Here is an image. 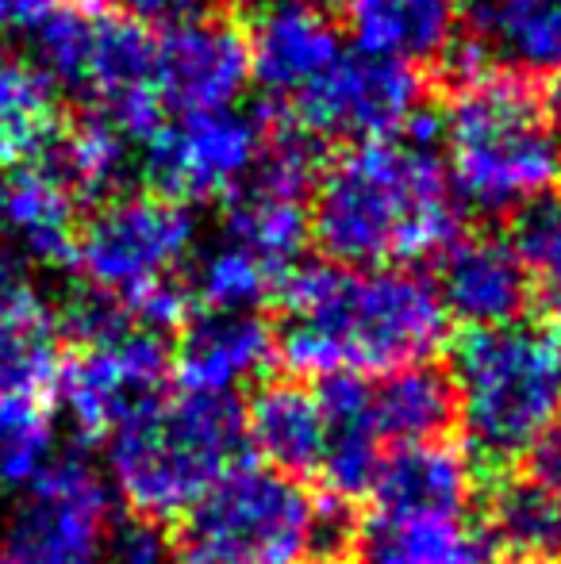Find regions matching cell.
<instances>
[{
    "instance_id": "5bb4252c",
    "label": "cell",
    "mask_w": 561,
    "mask_h": 564,
    "mask_svg": "<svg viewBox=\"0 0 561 564\" xmlns=\"http://www.w3.org/2000/svg\"><path fill=\"white\" fill-rule=\"evenodd\" d=\"M250 82L247 35L227 20H201L162 39L154 54L158 100L181 116L227 112Z\"/></svg>"
},
{
    "instance_id": "ffe728a7",
    "label": "cell",
    "mask_w": 561,
    "mask_h": 564,
    "mask_svg": "<svg viewBox=\"0 0 561 564\" xmlns=\"http://www.w3.org/2000/svg\"><path fill=\"white\" fill-rule=\"evenodd\" d=\"M477 522L496 557L511 564H561V499L519 468L477 480Z\"/></svg>"
},
{
    "instance_id": "603a6c76",
    "label": "cell",
    "mask_w": 561,
    "mask_h": 564,
    "mask_svg": "<svg viewBox=\"0 0 561 564\" xmlns=\"http://www.w3.org/2000/svg\"><path fill=\"white\" fill-rule=\"evenodd\" d=\"M346 23L358 54L389 62L442 58L457 39V0H346Z\"/></svg>"
},
{
    "instance_id": "9a60e30c",
    "label": "cell",
    "mask_w": 561,
    "mask_h": 564,
    "mask_svg": "<svg viewBox=\"0 0 561 564\" xmlns=\"http://www.w3.org/2000/svg\"><path fill=\"white\" fill-rule=\"evenodd\" d=\"M439 300L465 330L504 327L527 319L535 300V281L508 238L457 235L439 253Z\"/></svg>"
},
{
    "instance_id": "cb8c5ba5",
    "label": "cell",
    "mask_w": 561,
    "mask_h": 564,
    "mask_svg": "<svg viewBox=\"0 0 561 564\" xmlns=\"http://www.w3.org/2000/svg\"><path fill=\"white\" fill-rule=\"evenodd\" d=\"M362 564H496L477 514H366Z\"/></svg>"
},
{
    "instance_id": "3957f363",
    "label": "cell",
    "mask_w": 561,
    "mask_h": 564,
    "mask_svg": "<svg viewBox=\"0 0 561 564\" xmlns=\"http://www.w3.org/2000/svg\"><path fill=\"white\" fill-rule=\"evenodd\" d=\"M108 468L131 519L170 530L247 457L239 395L162 392L108 434Z\"/></svg>"
},
{
    "instance_id": "d6986e66",
    "label": "cell",
    "mask_w": 561,
    "mask_h": 564,
    "mask_svg": "<svg viewBox=\"0 0 561 564\" xmlns=\"http://www.w3.org/2000/svg\"><path fill=\"white\" fill-rule=\"evenodd\" d=\"M369 415L385 449L454 442L457 392L446 365L420 361L369 377Z\"/></svg>"
},
{
    "instance_id": "484cf974",
    "label": "cell",
    "mask_w": 561,
    "mask_h": 564,
    "mask_svg": "<svg viewBox=\"0 0 561 564\" xmlns=\"http://www.w3.org/2000/svg\"><path fill=\"white\" fill-rule=\"evenodd\" d=\"M54 131V85L35 62L0 46V162L39 158Z\"/></svg>"
},
{
    "instance_id": "d6a6232c",
    "label": "cell",
    "mask_w": 561,
    "mask_h": 564,
    "mask_svg": "<svg viewBox=\"0 0 561 564\" xmlns=\"http://www.w3.org/2000/svg\"><path fill=\"white\" fill-rule=\"evenodd\" d=\"M58 0H0V31H35Z\"/></svg>"
},
{
    "instance_id": "2e32d148",
    "label": "cell",
    "mask_w": 561,
    "mask_h": 564,
    "mask_svg": "<svg viewBox=\"0 0 561 564\" xmlns=\"http://www.w3.org/2000/svg\"><path fill=\"white\" fill-rule=\"evenodd\" d=\"M77 235V196L43 162H12L0 170V253L15 265L69 261Z\"/></svg>"
},
{
    "instance_id": "f546056e",
    "label": "cell",
    "mask_w": 561,
    "mask_h": 564,
    "mask_svg": "<svg viewBox=\"0 0 561 564\" xmlns=\"http://www.w3.org/2000/svg\"><path fill=\"white\" fill-rule=\"evenodd\" d=\"M508 242L527 265L531 281H542L547 273H554L561 265V188L539 196L524 212H516Z\"/></svg>"
},
{
    "instance_id": "30bf717a",
    "label": "cell",
    "mask_w": 561,
    "mask_h": 564,
    "mask_svg": "<svg viewBox=\"0 0 561 564\" xmlns=\"http://www.w3.org/2000/svg\"><path fill=\"white\" fill-rule=\"evenodd\" d=\"M173 377L170 338L150 327H128L112 338L69 346L54 395L85 442L108 438L123 419L165 392Z\"/></svg>"
},
{
    "instance_id": "ba28073f",
    "label": "cell",
    "mask_w": 561,
    "mask_h": 564,
    "mask_svg": "<svg viewBox=\"0 0 561 564\" xmlns=\"http://www.w3.org/2000/svg\"><path fill=\"white\" fill-rule=\"evenodd\" d=\"M120 527L108 484L85 453H62L15 496L4 519L12 564H100Z\"/></svg>"
},
{
    "instance_id": "9c48e42d",
    "label": "cell",
    "mask_w": 561,
    "mask_h": 564,
    "mask_svg": "<svg viewBox=\"0 0 561 564\" xmlns=\"http://www.w3.org/2000/svg\"><path fill=\"white\" fill-rule=\"evenodd\" d=\"M154 39L128 15L54 8L35 28V66L51 85L112 108L154 89Z\"/></svg>"
},
{
    "instance_id": "4dcf8cb0",
    "label": "cell",
    "mask_w": 561,
    "mask_h": 564,
    "mask_svg": "<svg viewBox=\"0 0 561 564\" xmlns=\"http://www.w3.org/2000/svg\"><path fill=\"white\" fill-rule=\"evenodd\" d=\"M100 564H181V557L170 542V530L128 519L116 527L112 545Z\"/></svg>"
},
{
    "instance_id": "8d00e7d4",
    "label": "cell",
    "mask_w": 561,
    "mask_h": 564,
    "mask_svg": "<svg viewBox=\"0 0 561 564\" xmlns=\"http://www.w3.org/2000/svg\"><path fill=\"white\" fill-rule=\"evenodd\" d=\"M0 564H12V561H8V553H4V550H0Z\"/></svg>"
},
{
    "instance_id": "f1b7e54d",
    "label": "cell",
    "mask_w": 561,
    "mask_h": 564,
    "mask_svg": "<svg viewBox=\"0 0 561 564\" xmlns=\"http://www.w3.org/2000/svg\"><path fill=\"white\" fill-rule=\"evenodd\" d=\"M54 403H0V488H28L54 449Z\"/></svg>"
},
{
    "instance_id": "d4e9b609",
    "label": "cell",
    "mask_w": 561,
    "mask_h": 564,
    "mask_svg": "<svg viewBox=\"0 0 561 564\" xmlns=\"http://www.w3.org/2000/svg\"><path fill=\"white\" fill-rule=\"evenodd\" d=\"M46 165L66 181V188L77 200H97L116 193L131 165V139L116 123H108L100 112L82 116L66 131H54L43 154Z\"/></svg>"
},
{
    "instance_id": "7a4b0ae2",
    "label": "cell",
    "mask_w": 561,
    "mask_h": 564,
    "mask_svg": "<svg viewBox=\"0 0 561 564\" xmlns=\"http://www.w3.org/2000/svg\"><path fill=\"white\" fill-rule=\"evenodd\" d=\"M308 230L335 265L381 269L442 253L462 212L423 139H381L346 147L315 177Z\"/></svg>"
},
{
    "instance_id": "8992f818",
    "label": "cell",
    "mask_w": 561,
    "mask_h": 564,
    "mask_svg": "<svg viewBox=\"0 0 561 564\" xmlns=\"http://www.w3.org/2000/svg\"><path fill=\"white\" fill-rule=\"evenodd\" d=\"M312 514L304 480L242 460L173 522L170 542L181 564H304Z\"/></svg>"
},
{
    "instance_id": "e575fe53",
    "label": "cell",
    "mask_w": 561,
    "mask_h": 564,
    "mask_svg": "<svg viewBox=\"0 0 561 564\" xmlns=\"http://www.w3.org/2000/svg\"><path fill=\"white\" fill-rule=\"evenodd\" d=\"M547 116H550V131L558 134L561 142V69L554 74V82H550V93H547Z\"/></svg>"
},
{
    "instance_id": "1f68e13d",
    "label": "cell",
    "mask_w": 561,
    "mask_h": 564,
    "mask_svg": "<svg viewBox=\"0 0 561 564\" xmlns=\"http://www.w3.org/2000/svg\"><path fill=\"white\" fill-rule=\"evenodd\" d=\"M524 476H531L539 488L561 499V408L550 415V423L535 434V442L524 453Z\"/></svg>"
},
{
    "instance_id": "83f0119b",
    "label": "cell",
    "mask_w": 561,
    "mask_h": 564,
    "mask_svg": "<svg viewBox=\"0 0 561 564\" xmlns=\"http://www.w3.org/2000/svg\"><path fill=\"white\" fill-rule=\"evenodd\" d=\"M281 273L270 269L262 258H255L250 250H242L231 238H219L208 253H201L193 269V292L196 307H216V312H258V304H266V296L278 292Z\"/></svg>"
},
{
    "instance_id": "836d02e7",
    "label": "cell",
    "mask_w": 561,
    "mask_h": 564,
    "mask_svg": "<svg viewBox=\"0 0 561 564\" xmlns=\"http://www.w3.org/2000/svg\"><path fill=\"white\" fill-rule=\"evenodd\" d=\"M535 296H542V307L561 323V265L542 276V281H535Z\"/></svg>"
},
{
    "instance_id": "4fadbf2b",
    "label": "cell",
    "mask_w": 561,
    "mask_h": 564,
    "mask_svg": "<svg viewBox=\"0 0 561 564\" xmlns=\"http://www.w3.org/2000/svg\"><path fill=\"white\" fill-rule=\"evenodd\" d=\"M173 380L185 392L235 395L250 380L270 377L278 361L273 323L262 312H216L193 307L170 341Z\"/></svg>"
},
{
    "instance_id": "e0dca14e",
    "label": "cell",
    "mask_w": 561,
    "mask_h": 564,
    "mask_svg": "<svg viewBox=\"0 0 561 564\" xmlns=\"http://www.w3.org/2000/svg\"><path fill=\"white\" fill-rule=\"evenodd\" d=\"M247 51L250 74L281 97L304 93L343 58L335 23L308 0H262L250 20Z\"/></svg>"
},
{
    "instance_id": "74e56055",
    "label": "cell",
    "mask_w": 561,
    "mask_h": 564,
    "mask_svg": "<svg viewBox=\"0 0 561 564\" xmlns=\"http://www.w3.org/2000/svg\"><path fill=\"white\" fill-rule=\"evenodd\" d=\"M508 564H511V561H508Z\"/></svg>"
},
{
    "instance_id": "6da1fadb",
    "label": "cell",
    "mask_w": 561,
    "mask_h": 564,
    "mask_svg": "<svg viewBox=\"0 0 561 564\" xmlns=\"http://www.w3.org/2000/svg\"><path fill=\"white\" fill-rule=\"evenodd\" d=\"M273 323L278 361L289 377L381 372L431 361L446 341L450 315L431 276L416 269H350L296 261L278 281Z\"/></svg>"
},
{
    "instance_id": "5b68a950",
    "label": "cell",
    "mask_w": 561,
    "mask_h": 564,
    "mask_svg": "<svg viewBox=\"0 0 561 564\" xmlns=\"http://www.w3.org/2000/svg\"><path fill=\"white\" fill-rule=\"evenodd\" d=\"M439 131L450 147V193L481 216L524 212L561 185V142L519 74H493L454 89Z\"/></svg>"
},
{
    "instance_id": "8fae6325",
    "label": "cell",
    "mask_w": 561,
    "mask_h": 564,
    "mask_svg": "<svg viewBox=\"0 0 561 564\" xmlns=\"http://www.w3.org/2000/svg\"><path fill=\"white\" fill-rule=\"evenodd\" d=\"M423 82L412 66L369 54H343L296 93V123L308 139L381 142L408 131L423 112Z\"/></svg>"
},
{
    "instance_id": "d590c367",
    "label": "cell",
    "mask_w": 561,
    "mask_h": 564,
    "mask_svg": "<svg viewBox=\"0 0 561 564\" xmlns=\"http://www.w3.org/2000/svg\"><path fill=\"white\" fill-rule=\"evenodd\" d=\"M312 8H320V12H335V8H346V0H308Z\"/></svg>"
},
{
    "instance_id": "7c38bea8",
    "label": "cell",
    "mask_w": 561,
    "mask_h": 564,
    "mask_svg": "<svg viewBox=\"0 0 561 564\" xmlns=\"http://www.w3.org/2000/svg\"><path fill=\"white\" fill-rule=\"evenodd\" d=\"M270 139V123L247 112H204L181 116V123H162L154 139L142 142L147 173L158 196L170 200H208L235 193L258 165Z\"/></svg>"
},
{
    "instance_id": "ac0fdd59",
    "label": "cell",
    "mask_w": 561,
    "mask_h": 564,
    "mask_svg": "<svg viewBox=\"0 0 561 564\" xmlns=\"http://www.w3.org/2000/svg\"><path fill=\"white\" fill-rule=\"evenodd\" d=\"M242 415H247V449H255L266 468L292 480L320 476L323 411L308 380L270 372L258 380L250 403H242Z\"/></svg>"
},
{
    "instance_id": "277c9868",
    "label": "cell",
    "mask_w": 561,
    "mask_h": 564,
    "mask_svg": "<svg viewBox=\"0 0 561 564\" xmlns=\"http://www.w3.org/2000/svg\"><path fill=\"white\" fill-rule=\"evenodd\" d=\"M446 369L477 480L516 468L561 408V330L542 319L462 330Z\"/></svg>"
},
{
    "instance_id": "52a82bcc",
    "label": "cell",
    "mask_w": 561,
    "mask_h": 564,
    "mask_svg": "<svg viewBox=\"0 0 561 564\" xmlns=\"http://www.w3.org/2000/svg\"><path fill=\"white\" fill-rule=\"evenodd\" d=\"M196 219L181 200L158 193H128L105 200L74 235L69 261L85 276V289L139 304L147 292L177 281V265L188 258Z\"/></svg>"
},
{
    "instance_id": "4316f807",
    "label": "cell",
    "mask_w": 561,
    "mask_h": 564,
    "mask_svg": "<svg viewBox=\"0 0 561 564\" xmlns=\"http://www.w3.org/2000/svg\"><path fill=\"white\" fill-rule=\"evenodd\" d=\"M308 230V200H289V196H270L258 188H235L231 208L224 219V238L239 242L255 258H262L270 269L296 265V253L304 250Z\"/></svg>"
},
{
    "instance_id": "44dd1931",
    "label": "cell",
    "mask_w": 561,
    "mask_h": 564,
    "mask_svg": "<svg viewBox=\"0 0 561 564\" xmlns=\"http://www.w3.org/2000/svg\"><path fill=\"white\" fill-rule=\"evenodd\" d=\"M369 496L374 514H462L477 499V473L454 442L392 449Z\"/></svg>"
},
{
    "instance_id": "7402d4cb",
    "label": "cell",
    "mask_w": 561,
    "mask_h": 564,
    "mask_svg": "<svg viewBox=\"0 0 561 564\" xmlns=\"http://www.w3.org/2000/svg\"><path fill=\"white\" fill-rule=\"evenodd\" d=\"M465 39L504 74H558L561 0H457Z\"/></svg>"
}]
</instances>
